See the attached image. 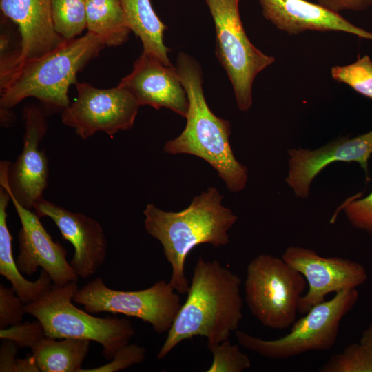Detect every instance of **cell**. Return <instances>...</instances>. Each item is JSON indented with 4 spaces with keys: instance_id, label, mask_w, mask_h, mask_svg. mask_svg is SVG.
Here are the masks:
<instances>
[{
    "instance_id": "6da1fadb",
    "label": "cell",
    "mask_w": 372,
    "mask_h": 372,
    "mask_svg": "<svg viewBox=\"0 0 372 372\" xmlns=\"http://www.w3.org/2000/svg\"><path fill=\"white\" fill-rule=\"evenodd\" d=\"M238 276L217 260L200 257L194 268L187 297L157 355L164 358L185 340L205 337L207 344L229 340L242 319Z\"/></svg>"
},
{
    "instance_id": "7a4b0ae2",
    "label": "cell",
    "mask_w": 372,
    "mask_h": 372,
    "mask_svg": "<svg viewBox=\"0 0 372 372\" xmlns=\"http://www.w3.org/2000/svg\"><path fill=\"white\" fill-rule=\"evenodd\" d=\"M223 197L215 187H209L180 211H165L152 203L143 211L145 229L161 244L172 267L169 282L178 293H186L189 288L185 265L191 251L200 244L218 247L229 241L227 232L238 217L222 205Z\"/></svg>"
},
{
    "instance_id": "3957f363",
    "label": "cell",
    "mask_w": 372,
    "mask_h": 372,
    "mask_svg": "<svg viewBox=\"0 0 372 372\" xmlns=\"http://www.w3.org/2000/svg\"><path fill=\"white\" fill-rule=\"evenodd\" d=\"M176 63L188 96L189 109L185 129L165 144L164 152L172 155L191 154L205 160L217 172L229 191H242L247 182L248 170L234 155L229 143V122L216 116L209 107L198 63L183 52L179 53Z\"/></svg>"
},
{
    "instance_id": "277c9868",
    "label": "cell",
    "mask_w": 372,
    "mask_h": 372,
    "mask_svg": "<svg viewBox=\"0 0 372 372\" xmlns=\"http://www.w3.org/2000/svg\"><path fill=\"white\" fill-rule=\"evenodd\" d=\"M105 47L101 38L87 32L64 40L40 56L24 60L9 83L0 89V110H10L34 97L45 115L61 112L70 103L68 91L71 85L78 83L77 74Z\"/></svg>"
},
{
    "instance_id": "5b68a950",
    "label": "cell",
    "mask_w": 372,
    "mask_h": 372,
    "mask_svg": "<svg viewBox=\"0 0 372 372\" xmlns=\"http://www.w3.org/2000/svg\"><path fill=\"white\" fill-rule=\"evenodd\" d=\"M79 289L76 282L53 287L37 300L25 305V313L43 327L45 335L55 339L76 338L99 343L105 359L130 343L136 331L124 318H99L76 307L73 297Z\"/></svg>"
},
{
    "instance_id": "8992f818",
    "label": "cell",
    "mask_w": 372,
    "mask_h": 372,
    "mask_svg": "<svg viewBox=\"0 0 372 372\" xmlns=\"http://www.w3.org/2000/svg\"><path fill=\"white\" fill-rule=\"evenodd\" d=\"M358 299L356 289L335 293L329 300L312 307L295 320L290 331L275 340H264L242 331H236L239 344L269 359H287L312 351H325L336 342L342 318Z\"/></svg>"
},
{
    "instance_id": "52a82bcc",
    "label": "cell",
    "mask_w": 372,
    "mask_h": 372,
    "mask_svg": "<svg viewBox=\"0 0 372 372\" xmlns=\"http://www.w3.org/2000/svg\"><path fill=\"white\" fill-rule=\"evenodd\" d=\"M306 285L304 277L282 258L261 254L247 267L245 299L263 326L284 329L296 320Z\"/></svg>"
},
{
    "instance_id": "ba28073f",
    "label": "cell",
    "mask_w": 372,
    "mask_h": 372,
    "mask_svg": "<svg viewBox=\"0 0 372 372\" xmlns=\"http://www.w3.org/2000/svg\"><path fill=\"white\" fill-rule=\"evenodd\" d=\"M216 34L217 58L231 83L238 108L247 111L253 103L256 76L271 65L275 58L258 50L244 30L239 0H205Z\"/></svg>"
},
{
    "instance_id": "9c48e42d",
    "label": "cell",
    "mask_w": 372,
    "mask_h": 372,
    "mask_svg": "<svg viewBox=\"0 0 372 372\" xmlns=\"http://www.w3.org/2000/svg\"><path fill=\"white\" fill-rule=\"evenodd\" d=\"M73 302L91 314L107 312L135 317L149 323L159 334L168 332L181 307L178 293L165 280L138 291H119L96 277L78 289Z\"/></svg>"
},
{
    "instance_id": "30bf717a",
    "label": "cell",
    "mask_w": 372,
    "mask_h": 372,
    "mask_svg": "<svg viewBox=\"0 0 372 372\" xmlns=\"http://www.w3.org/2000/svg\"><path fill=\"white\" fill-rule=\"evenodd\" d=\"M75 85L77 96L61 112V121L79 137L87 140L103 132L113 138L133 127L140 105L127 89L119 85L100 89L85 82Z\"/></svg>"
},
{
    "instance_id": "8fae6325",
    "label": "cell",
    "mask_w": 372,
    "mask_h": 372,
    "mask_svg": "<svg viewBox=\"0 0 372 372\" xmlns=\"http://www.w3.org/2000/svg\"><path fill=\"white\" fill-rule=\"evenodd\" d=\"M25 125L23 149L14 163H0V185L22 206L33 210L43 198L48 185L49 167L45 153L39 144L48 131L46 115L34 104L23 110Z\"/></svg>"
},
{
    "instance_id": "7c38bea8",
    "label": "cell",
    "mask_w": 372,
    "mask_h": 372,
    "mask_svg": "<svg viewBox=\"0 0 372 372\" xmlns=\"http://www.w3.org/2000/svg\"><path fill=\"white\" fill-rule=\"evenodd\" d=\"M281 258L308 284L307 291L298 302V311L302 315L324 301L328 294L356 289L368 278L365 268L359 262L341 257H323L302 247H287Z\"/></svg>"
},
{
    "instance_id": "4fadbf2b",
    "label": "cell",
    "mask_w": 372,
    "mask_h": 372,
    "mask_svg": "<svg viewBox=\"0 0 372 372\" xmlns=\"http://www.w3.org/2000/svg\"><path fill=\"white\" fill-rule=\"evenodd\" d=\"M10 198L21 224L17 236L19 254L16 260L19 271L32 276L41 267L50 275L53 285L58 287L77 282L79 277L67 261L65 247L53 240L35 212L22 206L14 197Z\"/></svg>"
},
{
    "instance_id": "5bb4252c",
    "label": "cell",
    "mask_w": 372,
    "mask_h": 372,
    "mask_svg": "<svg viewBox=\"0 0 372 372\" xmlns=\"http://www.w3.org/2000/svg\"><path fill=\"white\" fill-rule=\"evenodd\" d=\"M39 217H48L59 229L63 238L74 249L70 262L74 273L87 278L95 274L104 264L107 240L100 223L91 216L71 211L43 198L34 207Z\"/></svg>"
},
{
    "instance_id": "9a60e30c",
    "label": "cell",
    "mask_w": 372,
    "mask_h": 372,
    "mask_svg": "<svg viewBox=\"0 0 372 372\" xmlns=\"http://www.w3.org/2000/svg\"><path fill=\"white\" fill-rule=\"evenodd\" d=\"M288 176L285 182L297 198H307L312 181L333 162H357L370 180L368 161L372 154V130L349 138L342 137L314 150L290 149Z\"/></svg>"
},
{
    "instance_id": "2e32d148",
    "label": "cell",
    "mask_w": 372,
    "mask_h": 372,
    "mask_svg": "<svg viewBox=\"0 0 372 372\" xmlns=\"http://www.w3.org/2000/svg\"><path fill=\"white\" fill-rule=\"evenodd\" d=\"M118 85L127 89L140 106L165 107L184 118L187 115L189 99L176 68L146 53L136 60L132 72Z\"/></svg>"
},
{
    "instance_id": "e0dca14e",
    "label": "cell",
    "mask_w": 372,
    "mask_h": 372,
    "mask_svg": "<svg viewBox=\"0 0 372 372\" xmlns=\"http://www.w3.org/2000/svg\"><path fill=\"white\" fill-rule=\"evenodd\" d=\"M262 14L290 35L306 31L343 32L372 40V32L355 25L339 13L306 0H260Z\"/></svg>"
},
{
    "instance_id": "ac0fdd59",
    "label": "cell",
    "mask_w": 372,
    "mask_h": 372,
    "mask_svg": "<svg viewBox=\"0 0 372 372\" xmlns=\"http://www.w3.org/2000/svg\"><path fill=\"white\" fill-rule=\"evenodd\" d=\"M0 8L17 26L23 61L40 56L65 40L54 28L51 0H0Z\"/></svg>"
},
{
    "instance_id": "d6986e66",
    "label": "cell",
    "mask_w": 372,
    "mask_h": 372,
    "mask_svg": "<svg viewBox=\"0 0 372 372\" xmlns=\"http://www.w3.org/2000/svg\"><path fill=\"white\" fill-rule=\"evenodd\" d=\"M10 201L11 198L8 192L0 185V274L10 282L17 296L28 304L47 293L53 287V282L43 269L35 281L25 279L18 269L12 255V237L7 225L6 209Z\"/></svg>"
},
{
    "instance_id": "ffe728a7",
    "label": "cell",
    "mask_w": 372,
    "mask_h": 372,
    "mask_svg": "<svg viewBox=\"0 0 372 372\" xmlns=\"http://www.w3.org/2000/svg\"><path fill=\"white\" fill-rule=\"evenodd\" d=\"M131 32L143 45V52L158 59L167 66L172 65L168 56L169 49L164 44L167 28L154 12L150 0H120Z\"/></svg>"
},
{
    "instance_id": "44dd1931",
    "label": "cell",
    "mask_w": 372,
    "mask_h": 372,
    "mask_svg": "<svg viewBox=\"0 0 372 372\" xmlns=\"http://www.w3.org/2000/svg\"><path fill=\"white\" fill-rule=\"evenodd\" d=\"M90 340L45 336L31 349L32 355L41 372H79L87 356Z\"/></svg>"
},
{
    "instance_id": "7402d4cb",
    "label": "cell",
    "mask_w": 372,
    "mask_h": 372,
    "mask_svg": "<svg viewBox=\"0 0 372 372\" xmlns=\"http://www.w3.org/2000/svg\"><path fill=\"white\" fill-rule=\"evenodd\" d=\"M86 29L106 47L123 45L131 32L120 0H86Z\"/></svg>"
},
{
    "instance_id": "603a6c76",
    "label": "cell",
    "mask_w": 372,
    "mask_h": 372,
    "mask_svg": "<svg viewBox=\"0 0 372 372\" xmlns=\"http://www.w3.org/2000/svg\"><path fill=\"white\" fill-rule=\"evenodd\" d=\"M51 10L54 28L65 39L86 29V0H51Z\"/></svg>"
},
{
    "instance_id": "cb8c5ba5",
    "label": "cell",
    "mask_w": 372,
    "mask_h": 372,
    "mask_svg": "<svg viewBox=\"0 0 372 372\" xmlns=\"http://www.w3.org/2000/svg\"><path fill=\"white\" fill-rule=\"evenodd\" d=\"M320 372H372V350L361 342L347 346L330 357L318 369Z\"/></svg>"
},
{
    "instance_id": "d4e9b609",
    "label": "cell",
    "mask_w": 372,
    "mask_h": 372,
    "mask_svg": "<svg viewBox=\"0 0 372 372\" xmlns=\"http://www.w3.org/2000/svg\"><path fill=\"white\" fill-rule=\"evenodd\" d=\"M331 76L335 81L372 99V60L368 55L349 65L332 67Z\"/></svg>"
},
{
    "instance_id": "484cf974",
    "label": "cell",
    "mask_w": 372,
    "mask_h": 372,
    "mask_svg": "<svg viewBox=\"0 0 372 372\" xmlns=\"http://www.w3.org/2000/svg\"><path fill=\"white\" fill-rule=\"evenodd\" d=\"M213 361L207 372H242L251 366L249 357L242 353L237 345L229 340L218 344H207Z\"/></svg>"
},
{
    "instance_id": "4316f807",
    "label": "cell",
    "mask_w": 372,
    "mask_h": 372,
    "mask_svg": "<svg viewBox=\"0 0 372 372\" xmlns=\"http://www.w3.org/2000/svg\"><path fill=\"white\" fill-rule=\"evenodd\" d=\"M25 305L12 287L0 284V329L21 324Z\"/></svg>"
},
{
    "instance_id": "83f0119b",
    "label": "cell",
    "mask_w": 372,
    "mask_h": 372,
    "mask_svg": "<svg viewBox=\"0 0 372 372\" xmlns=\"http://www.w3.org/2000/svg\"><path fill=\"white\" fill-rule=\"evenodd\" d=\"M145 354V347L129 343L117 351L109 363L93 369H81L79 372H116L141 364Z\"/></svg>"
},
{
    "instance_id": "f1b7e54d",
    "label": "cell",
    "mask_w": 372,
    "mask_h": 372,
    "mask_svg": "<svg viewBox=\"0 0 372 372\" xmlns=\"http://www.w3.org/2000/svg\"><path fill=\"white\" fill-rule=\"evenodd\" d=\"M45 336L43 327L38 320L0 329V338L13 340L18 348L31 349Z\"/></svg>"
},
{
    "instance_id": "f546056e",
    "label": "cell",
    "mask_w": 372,
    "mask_h": 372,
    "mask_svg": "<svg viewBox=\"0 0 372 372\" xmlns=\"http://www.w3.org/2000/svg\"><path fill=\"white\" fill-rule=\"evenodd\" d=\"M342 209L353 227L372 235V192L363 198L344 204Z\"/></svg>"
},
{
    "instance_id": "4dcf8cb0",
    "label": "cell",
    "mask_w": 372,
    "mask_h": 372,
    "mask_svg": "<svg viewBox=\"0 0 372 372\" xmlns=\"http://www.w3.org/2000/svg\"><path fill=\"white\" fill-rule=\"evenodd\" d=\"M328 10L339 13L342 11H361L372 6V0H316Z\"/></svg>"
},
{
    "instance_id": "1f68e13d",
    "label": "cell",
    "mask_w": 372,
    "mask_h": 372,
    "mask_svg": "<svg viewBox=\"0 0 372 372\" xmlns=\"http://www.w3.org/2000/svg\"><path fill=\"white\" fill-rule=\"evenodd\" d=\"M18 347L10 339H2L0 345V371L16 372Z\"/></svg>"
},
{
    "instance_id": "d6a6232c",
    "label": "cell",
    "mask_w": 372,
    "mask_h": 372,
    "mask_svg": "<svg viewBox=\"0 0 372 372\" xmlns=\"http://www.w3.org/2000/svg\"><path fill=\"white\" fill-rule=\"evenodd\" d=\"M39 372V369L32 355L17 359L16 372Z\"/></svg>"
},
{
    "instance_id": "836d02e7",
    "label": "cell",
    "mask_w": 372,
    "mask_h": 372,
    "mask_svg": "<svg viewBox=\"0 0 372 372\" xmlns=\"http://www.w3.org/2000/svg\"><path fill=\"white\" fill-rule=\"evenodd\" d=\"M360 342L372 350V323L362 331Z\"/></svg>"
}]
</instances>
